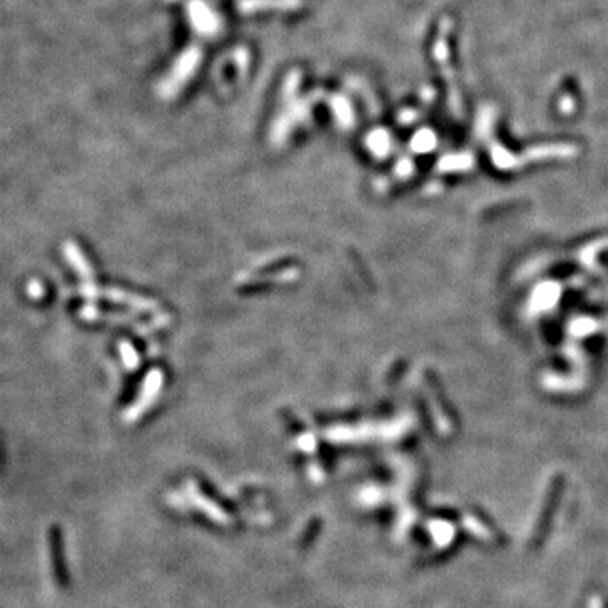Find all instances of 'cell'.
<instances>
[{"label":"cell","mask_w":608,"mask_h":608,"mask_svg":"<svg viewBox=\"0 0 608 608\" xmlns=\"http://www.w3.org/2000/svg\"><path fill=\"white\" fill-rule=\"evenodd\" d=\"M28 294L30 297H33V300H41V297H43V294H44V288H43V284H41L39 281H37V279H33V281L29 282L28 284Z\"/></svg>","instance_id":"277c9868"},{"label":"cell","mask_w":608,"mask_h":608,"mask_svg":"<svg viewBox=\"0 0 608 608\" xmlns=\"http://www.w3.org/2000/svg\"><path fill=\"white\" fill-rule=\"evenodd\" d=\"M297 0H246L242 9L264 10V9H293L297 6Z\"/></svg>","instance_id":"3957f363"},{"label":"cell","mask_w":608,"mask_h":608,"mask_svg":"<svg viewBox=\"0 0 608 608\" xmlns=\"http://www.w3.org/2000/svg\"><path fill=\"white\" fill-rule=\"evenodd\" d=\"M191 22H193L194 29L201 34H213L218 29V19L215 14L210 10V7L206 3H201L200 0H193L188 7Z\"/></svg>","instance_id":"6da1fadb"},{"label":"cell","mask_w":608,"mask_h":608,"mask_svg":"<svg viewBox=\"0 0 608 608\" xmlns=\"http://www.w3.org/2000/svg\"><path fill=\"white\" fill-rule=\"evenodd\" d=\"M63 254L66 262L70 264L76 273H78L80 277H82L85 282H90L91 281L90 264H88L85 255H83V252L80 250L78 246H76L75 242H64Z\"/></svg>","instance_id":"7a4b0ae2"}]
</instances>
